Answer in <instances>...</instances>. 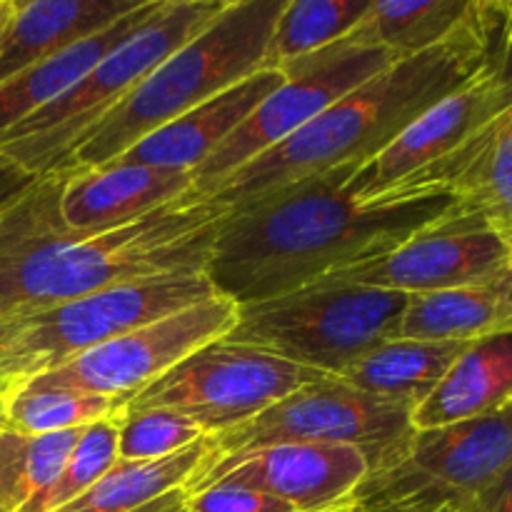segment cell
<instances>
[{
  "instance_id": "4fadbf2b",
  "label": "cell",
  "mask_w": 512,
  "mask_h": 512,
  "mask_svg": "<svg viewBox=\"0 0 512 512\" xmlns=\"http://www.w3.org/2000/svg\"><path fill=\"white\" fill-rule=\"evenodd\" d=\"M510 253V230L455 200L448 213L420 228L395 250L335 270L323 280L405 295L435 293L503 273L510 265Z\"/></svg>"
},
{
  "instance_id": "7402d4cb",
  "label": "cell",
  "mask_w": 512,
  "mask_h": 512,
  "mask_svg": "<svg viewBox=\"0 0 512 512\" xmlns=\"http://www.w3.org/2000/svg\"><path fill=\"white\" fill-rule=\"evenodd\" d=\"M470 343H430L395 338L345 370L343 378L368 395L418 408Z\"/></svg>"
},
{
  "instance_id": "603a6c76",
  "label": "cell",
  "mask_w": 512,
  "mask_h": 512,
  "mask_svg": "<svg viewBox=\"0 0 512 512\" xmlns=\"http://www.w3.org/2000/svg\"><path fill=\"white\" fill-rule=\"evenodd\" d=\"M450 193L512 233V105L453 155Z\"/></svg>"
},
{
  "instance_id": "6da1fadb",
  "label": "cell",
  "mask_w": 512,
  "mask_h": 512,
  "mask_svg": "<svg viewBox=\"0 0 512 512\" xmlns=\"http://www.w3.org/2000/svg\"><path fill=\"white\" fill-rule=\"evenodd\" d=\"M358 165H335L233 205L205 268L215 290L238 305L280 298L390 253L455 205L448 160L378 195L358 188Z\"/></svg>"
},
{
  "instance_id": "d6986e66",
  "label": "cell",
  "mask_w": 512,
  "mask_h": 512,
  "mask_svg": "<svg viewBox=\"0 0 512 512\" xmlns=\"http://www.w3.org/2000/svg\"><path fill=\"white\" fill-rule=\"evenodd\" d=\"M512 333V273L435 293L408 295L398 338L430 343H475Z\"/></svg>"
},
{
  "instance_id": "d590c367",
  "label": "cell",
  "mask_w": 512,
  "mask_h": 512,
  "mask_svg": "<svg viewBox=\"0 0 512 512\" xmlns=\"http://www.w3.org/2000/svg\"><path fill=\"white\" fill-rule=\"evenodd\" d=\"M510 273H512V253H510Z\"/></svg>"
},
{
  "instance_id": "cb8c5ba5",
  "label": "cell",
  "mask_w": 512,
  "mask_h": 512,
  "mask_svg": "<svg viewBox=\"0 0 512 512\" xmlns=\"http://www.w3.org/2000/svg\"><path fill=\"white\" fill-rule=\"evenodd\" d=\"M478 0H373L348 38L405 60L435 48L473 15Z\"/></svg>"
},
{
  "instance_id": "2e32d148",
  "label": "cell",
  "mask_w": 512,
  "mask_h": 512,
  "mask_svg": "<svg viewBox=\"0 0 512 512\" xmlns=\"http://www.w3.org/2000/svg\"><path fill=\"white\" fill-rule=\"evenodd\" d=\"M60 183L58 210L65 228L105 233L135 223L165 205L195 193L190 170L105 165L85 173H55Z\"/></svg>"
},
{
  "instance_id": "7a4b0ae2",
  "label": "cell",
  "mask_w": 512,
  "mask_h": 512,
  "mask_svg": "<svg viewBox=\"0 0 512 512\" xmlns=\"http://www.w3.org/2000/svg\"><path fill=\"white\" fill-rule=\"evenodd\" d=\"M60 175L0 213V318L163 275L205 273L230 208L190 193L105 233L65 228Z\"/></svg>"
},
{
  "instance_id": "9c48e42d",
  "label": "cell",
  "mask_w": 512,
  "mask_h": 512,
  "mask_svg": "<svg viewBox=\"0 0 512 512\" xmlns=\"http://www.w3.org/2000/svg\"><path fill=\"white\" fill-rule=\"evenodd\" d=\"M325 373L265 350L220 338L203 345L158 380L125 400V410H173L193 420L208 438L268 410Z\"/></svg>"
},
{
  "instance_id": "9a60e30c",
  "label": "cell",
  "mask_w": 512,
  "mask_h": 512,
  "mask_svg": "<svg viewBox=\"0 0 512 512\" xmlns=\"http://www.w3.org/2000/svg\"><path fill=\"white\" fill-rule=\"evenodd\" d=\"M368 475V460L350 445H268L225 458H205L185 493L215 483L240 485L285 500L298 512H338Z\"/></svg>"
},
{
  "instance_id": "d6a6232c",
  "label": "cell",
  "mask_w": 512,
  "mask_h": 512,
  "mask_svg": "<svg viewBox=\"0 0 512 512\" xmlns=\"http://www.w3.org/2000/svg\"><path fill=\"white\" fill-rule=\"evenodd\" d=\"M475 512H512V463L503 478L483 495Z\"/></svg>"
},
{
  "instance_id": "ba28073f",
  "label": "cell",
  "mask_w": 512,
  "mask_h": 512,
  "mask_svg": "<svg viewBox=\"0 0 512 512\" xmlns=\"http://www.w3.org/2000/svg\"><path fill=\"white\" fill-rule=\"evenodd\" d=\"M220 295L205 273L163 275L0 318V380L60 368L128 330Z\"/></svg>"
},
{
  "instance_id": "52a82bcc",
  "label": "cell",
  "mask_w": 512,
  "mask_h": 512,
  "mask_svg": "<svg viewBox=\"0 0 512 512\" xmlns=\"http://www.w3.org/2000/svg\"><path fill=\"white\" fill-rule=\"evenodd\" d=\"M405 303V293L318 280L280 298L238 305L225 340L338 378L398 338Z\"/></svg>"
},
{
  "instance_id": "5bb4252c",
  "label": "cell",
  "mask_w": 512,
  "mask_h": 512,
  "mask_svg": "<svg viewBox=\"0 0 512 512\" xmlns=\"http://www.w3.org/2000/svg\"><path fill=\"white\" fill-rule=\"evenodd\" d=\"M512 105V23L493 58L460 88L425 110L395 143L355 170L365 195L393 188L410 173L440 163L483 133Z\"/></svg>"
},
{
  "instance_id": "8d00e7d4",
  "label": "cell",
  "mask_w": 512,
  "mask_h": 512,
  "mask_svg": "<svg viewBox=\"0 0 512 512\" xmlns=\"http://www.w3.org/2000/svg\"><path fill=\"white\" fill-rule=\"evenodd\" d=\"M0 512H3V510H0Z\"/></svg>"
},
{
  "instance_id": "83f0119b",
  "label": "cell",
  "mask_w": 512,
  "mask_h": 512,
  "mask_svg": "<svg viewBox=\"0 0 512 512\" xmlns=\"http://www.w3.org/2000/svg\"><path fill=\"white\" fill-rule=\"evenodd\" d=\"M370 5L373 0H285L270 33L263 68L280 70L338 43L358 28Z\"/></svg>"
},
{
  "instance_id": "e0dca14e",
  "label": "cell",
  "mask_w": 512,
  "mask_h": 512,
  "mask_svg": "<svg viewBox=\"0 0 512 512\" xmlns=\"http://www.w3.org/2000/svg\"><path fill=\"white\" fill-rule=\"evenodd\" d=\"M283 83L278 70H258L233 88L205 100L198 108L170 120L125 150L108 165H145V168L190 170L193 173L218 145H223L248 115Z\"/></svg>"
},
{
  "instance_id": "e575fe53",
  "label": "cell",
  "mask_w": 512,
  "mask_h": 512,
  "mask_svg": "<svg viewBox=\"0 0 512 512\" xmlns=\"http://www.w3.org/2000/svg\"><path fill=\"white\" fill-rule=\"evenodd\" d=\"M5 390H8V383H3V380H0V405H3V398H5Z\"/></svg>"
},
{
  "instance_id": "1f68e13d",
  "label": "cell",
  "mask_w": 512,
  "mask_h": 512,
  "mask_svg": "<svg viewBox=\"0 0 512 512\" xmlns=\"http://www.w3.org/2000/svg\"><path fill=\"white\" fill-rule=\"evenodd\" d=\"M40 178H35L33 173L18 165L15 160H10L8 155L0 153V213H3L8 205H13L15 200L23 198Z\"/></svg>"
},
{
  "instance_id": "30bf717a",
  "label": "cell",
  "mask_w": 512,
  "mask_h": 512,
  "mask_svg": "<svg viewBox=\"0 0 512 512\" xmlns=\"http://www.w3.org/2000/svg\"><path fill=\"white\" fill-rule=\"evenodd\" d=\"M413 433V408L368 395L343 378L305 383L248 423L213 435L208 458L250 453L268 445H350L368 470Z\"/></svg>"
},
{
  "instance_id": "4dcf8cb0",
  "label": "cell",
  "mask_w": 512,
  "mask_h": 512,
  "mask_svg": "<svg viewBox=\"0 0 512 512\" xmlns=\"http://www.w3.org/2000/svg\"><path fill=\"white\" fill-rule=\"evenodd\" d=\"M188 512H298L285 500L253 488L215 483L188 495Z\"/></svg>"
},
{
  "instance_id": "3957f363",
  "label": "cell",
  "mask_w": 512,
  "mask_h": 512,
  "mask_svg": "<svg viewBox=\"0 0 512 512\" xmlns=\"http://www.w3.org/2000/svg\"><path fill=\"white\" fill-rule=\"evenodd\" d=\"M512 23V3H480L435 48L395 60L330 105L273 150L225 178L210 198L225 208L253 200L335 165L383 153L438 100L468 83L495 55Z\"/></svg>"
},
{
  "instance_id": "8fae6325",
  "label": "cell",
  "mask_w": 512,
  "mask_h": 512,
  "mask_svg": "<svg viewBox=\"0 0 512 512\" xmlns=\"http://www.w3.org/2000/svg\"><path fill=\"white\" fill-rule=\"evenodd\" d=\"M395 58L383 48L348 35L328 48L293 60L278 73L283 83L248 115L243 125L193 170L195 193L210 198L225 178L313 123L343 95L383 73Z\"/></svg>"
},
{
  "instance_id": "d4e9b609",
  "label": "cell",
  "mask_w": 512,
  "mask_h": 512,
  "mask_svg": "<svg viewBox=\"0 0 512 512\" xmlns=\"http://www.w3.org/2000/svg\"><path fill=\"white\" fill-rule=\"evenodd\" d=\"M210 440L203 438L180 453L145 463L118 460L83 495L53 512H138L153 500L185 490L190 475L208 458Z\"/></svg>"
},
{
  "instance_id": "f546056e",
  "label": "cell",
  "mask_w": 512,
  "mask_h": 512,
  "mask_svg": "<svg viewBox=\"0 0 512 512\" xmlns=\"http://www.w3.org/2000/svg\"><path fill=\"white\" fill-rule=\"evenodd\" d=\"M115 423H118V460L128 463L168 458L208 438L193 420L173 410L120 408Z\"/></svg>"
},
{
  "instance_id": "7c38bea8",
  "label": "cell",
  "mask_w": 512,
  "mask_h": 512,
  "mask_svg": "<svg viewBox=\"0 0 512 512\" xmlns=\"http://www.w3.org/2000/svg\"><path fill=\"white\" fill-rule=\"evenodd\" d=\"M235 320L238 303L215 295L85 350L60 368L28 378V383L103 395L125 405V400L148 388L190 353L225 338Z\"/></svg>"
},
{
  "instance_id": "484cf974",
  "label": "cell",
  "mask_w": 512,
  "mask_h": 512,
  "mask_svg": "<svg viewBox=\"0 0 512 512\" xmlns=\"http://www.w3.org/2000/svg\"><path fill=\"white\" fill-rule=\"evenodd\" d=\"M123 408L120 400L103 395L78 393V390L43 388V385L18 380L8 383L0 425L20 435H48L63 430H80L100 420L113 418Z\"/></svg>"
},
{
  "instance_id": "ffe728a7",
  "label": "cell",
  "mask_w": 512,
  "mask_h": 512,
  "mask_svg": "<svg viewBox=\"0 0 512 512\" xmlns=\"http://www.w3.org/2000/svg\"><path fill=\"white\" fill-rule=\"evenodd\" d=\"M512 405V333L475 340L450 365L438 388L413 410V428H443L485 418Z\"/></svg>"
},
{
  "instance_id": "f1b7e54d",
  "label": "cell",
  "mask_w": 512,
  "mask_h": 512,
  "mask_svg": "<svg viewBox=\"0 0 512 512\" xmlns=\"http://www.w3.org/2000/svg\"><path fill=\"white\" fill-rule=\"evenodd\" d=\"M115 415L95 425H88L80 433L78 443H75L73 453L65 460L55 483L30 505L28 512H53L63 508L70 500L83 495L90 485L98 483L118 463V423H115Z\"/></svg>"
},
{
  "instance_id": "ac0fdd59",
  "label": "cell",
  "mask_w": 512,
  "mask_h": 512,
  "mask_svg": "<svg viewBox=\"0 0 512 512\" xmlns=\"http://www.w3.org/2000/svg\"><path fill=\"white\" fill-rule=\"evenodd\" d=\"M138 5V0H13L0 38V83L100 33Z\"/></svg>"
},
{
  "instance_id": "5b68a950",
  "label": "cell",
  "mask_w": 512,
  "mask_h": 512,
  "mask_svg": "<svg viewBox=\"0 0 512 512\" xmlns=\"http://www.w3.org/2000/svg\"><path fill=\"white\" fill-rule=\"evenodd\" d=\"M512 463V405L418 430L368 470L338 512H475Z\"/></svg>"
},
{
  "instance_id": "44dd1931",
  "label": "cell",
  "mask_w": 512,
  "mask_h": 512,
  "mask_svg": "<svg viewBox=\"0 0 512 512\" xmlns=\"http://www.w3.org/2000/svg\"><path fill=\"white\" fill-rule=\"evenodd\" d=\"M163 0H143L133 13L115 20L100 33L70 45L63 53L13 75V78L0 83V143L13 128H18L23 120L43 110L53 100H58L65 90L73 88L110 48L128 38L133 30H138Z\"/></svg>"
},
{
  "instance_id": "4316f807",
  "label": "cell",
  "mask_w": 512,
  "mask_h": 512,
  "mask_svg": "<svg viewBox=\"0 0 512 512\" xmlns=\"http://www.w3.org/2000/svg\"><path fill=\"white\" fill-rule=\"evenodd\" d=\"M83 430L20 435L0 425V510L28 512L55 483Z\"/></svg>"
},
{
  "instance_id": "836d02e7",
  "label": "cell",
  "mask_w": 512,
  "mask_h": 512,
  "mask_svg": "<svg viewBox=\"0 0 512 512\" xmlns=\"http://www.w3.org/2000/svg\"><path fill=\"white\" fill-rule=\"evenodd\" d=\"M10 15H13V0H0V38H3L5 28H8Z\"/></svg>"
},
{
  "instance_id": "277c9868",
  "label": "cell",
  "mask_w": 512,
  "mask_h": 512,
  "mask_svg": "<svg viewBox=\"0 0 512 512\" xmlns=\"http://www.w3.org/2000/svg\"><path fill=\"white\" fill-rule=\"evenodd\" d=\"M283 8L285 0H228L195 38L85 130L50 175L105 168L148 133L263 70Z\"/></svg>"
},
{
  "instance_id": "8992f818",
  "label": "cell",
  "mask_w": 512,
  "mask_h": 512,
  "mask_svg": "<svg viewBox=\"0 0 512 512\" xmlns=\"http://www.w3.org/2000/svg\"><path fill=\"white\" fill-rule=\"evenodd\" d=\"M228 0H163L138 30L110 48L78 83L10 130L0 153L35 178L58 168L75 140L113 110L168 55L200 33Z\"/></svg>"
}]
</instances>
